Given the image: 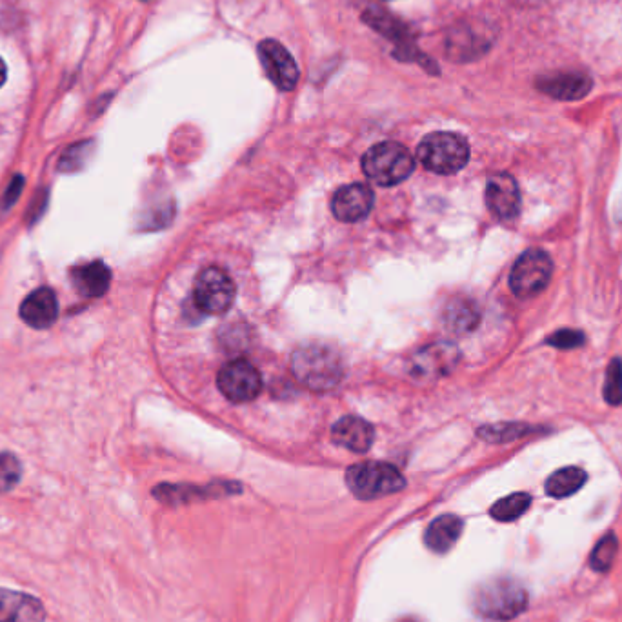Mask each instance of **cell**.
<instances>
[{
    "mask_svg": "<svg viewBox=\"0 0 622 622\" xmlns=\"http://www.w3.org/2000/svg\"><path fill=\"white\" fill-rule=\"evenodd\" d=\"M291 370L304 386L315 392L332 390L344 375L341 355L322 344H308L293 353Z\"/></svg>",
    "mask_w": 622,
    "mask_h": 622,
    "instance_id": "obj_1",
    "label": "cell"
},
{
    "mask_svg": "<svg viewBox=\"0 0 622 622\" xmlns=\"http://www.w3.org/2000/svg\"><path fill=\"white\" fill-rule=\"evenodd\" d=\"M528 606V593L521 582L510 577H497L482 582L473 595V608L484 619L510 621Z\"/></svg>",
    "mask_w": 622,
    "mask_h": 622,
    "instance_id": "obj_2",
    "label": "cell"
},
{
    "mask_svg": "<svg viewBox=\"0 0 622 622\" xmlns=\"http://www.w3.org/2000/svg\"><path fill=\"white\" fill-rule=\"evenodd\" d=\"M362 170L379 186H395L406 181L415 170L412 153L399 142H381L366 151Z\"/></svg>",
    "mask_w": 622,
    "mask_h": 622,
    "instance_id": "obj_3",
    "label": "cell"
},
{
    "mask_svg": "<svg viewBox=\"0 0 622 622\" xmlns=\"http://www.w3.org/2000/svg\"><path fill=\"white\" fill-rule=\"evenodd\" d=\"M350 492L361 501H373L401 492L406 486L402 473L388 462L370 461L355 464L346 472Z\"/></svg>",
    "mask_w": 622,
    "mask_h": 622,
    "instance_id": "obj_4",
    "label": "cell"
},
{
    "mask_svg": "<svg viewBox=\"0 0 622 622\" xmlns=\"http://www.w3.org/2000/svg\"><path fill=\"white\" fill-rule=\"evenodd\" d=\"M417 159L437 175H453L468 164L470 146L457 133H432L419 144Z\"/></svg>",
    "mask_w": 622,
    "mask_h": 622,
    "instance_id": "obj_5",
    "label": "cell"
},
{
    "mask_svg": "<svg viewBox=\"0 0 622 622\" xmlns=\"http://www.w3.org/2000/svg\"><path fill=\"white\" fill-rule=\"evenodd\" d=\"M235 282L228 271L217 266L202 270L193 286V301L197 310L206 315H222L235 302Z\"/></svg>",
    "mask_w": 622,
    "mask_h": 622,
    "instance_id": "obj_6",
    "label": "cell"
},
{
    "mask_svg": "<svg viewBox=\"0 0 622 622\" xmlns=\"http://www.w3.org/2000/svg\"><path fill=\"white\" fill-rule=\"evenodd\" d=\"M553 273L550 255L542 250H528L513 264L510 288L521 299H532L546 290Z\"/></svg>",
    "mask_w": 622,
    "mask_h": 622,
    "instance_id": "obj_7",
    "label": "cell"
},
{
    "mask_svg": "<svg viewBox=\"0 0 622 622\" xmlns=\"http://www.w3.org/2000/svg\"><path fill=\"white\" fill-rule=\"evenodd\" d=\"M217 384L222 395L231 402L253 401L262 390L261 373L242 359L228 362L219 372Z\"/></svg>",
    "mask_w": 622,
    "mask_h": 622,
    "instance_id": "obj_8",
    "label": "cell"
},
{
    "mask_svg": "<svg viewBox=\"0 0 622 622\" xmlns=\"http://www.w3.org/2000/svg\"><path fill=\"white\" fill-rule=\"evenodd\" d=\"M459 362V350L450 342H435L412 355L410 372L422 381H433L452 372Z\"/></svg>",
    "mask_w": 622,
    "mask_h": 622,
    "instance_id": "obj_9",
    "label": "cell"
},
{
    "mask_svg": "<svg viewBox=\"0 0 622 622\" xmlns=\"http://www.w3.org/2000/svg\"><path fill=\"white\" fill-rule=\"evenodd\" d=\"M259 59L270 81L282 91H291L299 82V68L281 42L266 39L259 44Z\"/></svg>",
    "mask_w": 622,
    "mask_h": 622,
    "instance_id": "obj_10",
    "label": "cell"
},
{
    "mask_svg": "<svg viewBox=\"0 0 622 622\" xmlns=\"http://www.w3.org/2000/svg\"><path fill=\"white\" fill-rule=\"evenodd\" d=\"M486 204L499 221L517 219L521 211V191L512 175L497 173L486 186Z\"/></svg>",
    "mask_w": 622,
    "mask_h": 622,
    "instance_id": "obj_11",
    "label": "cell"
},
{
    "mask_svg": "<svg viewBox=\"0 0 622 622\" xmlns=\"http://www.w3.org/2000/svg\"><path fill=\"white\" fill-rule=\"evenodd\" d=\"M373 191L366 184H348L333 195V215L341 222H359L372 211Z\"/></svg>",
    "mask_w": 622,
    "mask_h": 622,
    "instance_id": "obj_12",
    "label": "cell"
},
{
    "mask_svg": "<svg viewBox=\"0 0 622 622\" xmlns=\"http://www.w3.org/2000/svg\"><path fill=\"white\" fill-rule=\"evenodd\" d=\"M592 86V79L582 71H561L537 81V88L557 101H581L592 91Z\"/></svg>",
    "mask_w": 622,
    "mask_h": 622,
    "instance_id": "obj_13",
    "label": "cell"
},
{
    "mask_svg": "<svg viewBox=\"0 0 622 622\" xmlns=\"http://www.w3.org/2000/svg\"><path fill=\"white\" fill-rule=\"evenodd\" d=\"M59 317L57 295L50 288L31 291L21 304V319L33 330H46Z\"/></svg>",
    "mask_w": 622,
    "mask_h": 622,
    "instance_id": "obj_14",
    "label": "cell"
},
{
    "mask_svg": "<svg viewBox=\"0 0 622 622\" xmlns=\"http://www.w3.org/2000/svg\"><path fill=\"white\" fill-rule=\"evenodd\" d=\"M46 610L28 593L0 588V622H44Z\"/></svg>",
    "mask_w": 622,
    "mask_h": 622,
    "instance_id": "obj_15",
    "label": "cell"
},
{
    "mask_svg": "<svg viewBox=\"0 0 622 622\" xmlns=\"http://www.w3.org/2000/svg\"><path fill=\"white\" fill-rule=\"evenodd\" d=\"M332 439L335 444L350 452L364 453L372 448L375 439V430L372 424L361 417H342L341 421L333 426Z\"/></svg>",
    "mask_w": 622,
    "mask_h": 622,
    "instance_id": "obj_16",
    "label": "cell"
},
{
    "mask_svg": "<svg viewBox=\"0 0 622 622\" xmlns=\"http://www.w3.org/2000/svg\"><path fill=\"white\" fill-rule=\"evenodd\" d=\"M71 281L82 297L97 299L110 288L111 271L104 262H90L71 271Z\"/></svg>",
    "mask_w": 622,
    "mask_h": 622,
    "instance_id": "obj_17",
    "label": "cell"
},
{
    "mask_svg": "<svg viewBox=\"0 0 622 622\" xmlns=\"http://www.w3.org/2000/svg\"><path fill=\"white\" fill-rule=\"evenodd\" d=\"M464 521L457 515H441L428 526L424 535V544L435 553H446L452 550L459 541Z\"/></svg>",
    "mask_w": 622,
    "mask_h": 622,
    "instance_id": "obj_18",
    "label": "cell"
},
{
    "mask_svg": "<svg viewBox=\"0 0 622 622\" xmlns=\"http://www.w3.org/2000/svg\"><path fill=\"white\" fill-rule=\"evenodd\" d=\"M492 37L488 35L486 28H462L455 30L453 39L450 41V53L452 59L470 61L477 59L484 51L490 48Z\"/></svg>",
    "mask_w": 622,
    "mask_h": 622,
    "instance_id": "obj_19",
    "label": "cell"
},
{
    "mask_svg": "<svg viewBox=\"0 0 622 622\" xmlns=\"http://www.w3.org/2000/svg\"><path fill=\"white\" fill-rule=\"evenodd\" d=\"M442 319H444L446 330L457 333V335H464V333H470L477 328V324L481 321V315H479V310L473 302L466 301V299H455L444 308Z\"/></svg>",
    "mask_w": 622,
    "mask_h": 622,
    "instance_id": "obj_20",
    "label": "cell"
},
{
    "mask_svg": "<svg viewBox=\"0 0 622 622\" xmlns=\"http://www.w3.org/2000/svg\"><path fill=\"white\" fill-rule=\"evenodd\" d=\"M588 475L581 468L577 466H568V468H562L557 470L548 477L546 481V493L553 497V499H564V497H570L575 492H579L582 486L586 484Z\"/></svg>",
    "mask_w": 622,
    "mask_h": 622,
    "instance_id": "obj_21",
    "label": "cell"
},
{
    "mask_svg": "<svg viewBox=\"0 0 622 622\" xmlns=\"http://www.w3.org/2000/svg\"><path fill=\"white\" fill-rule=\"evenodd\" d=\"M530 504H532V497L528 493H512L501 501L495 502L492 510H490V515L499 522L517 521L521 515L528 512Z\"/></svg>",
    "mask_w": 622,
    "mask_h": 622,
    "instance_id": "obj_22",
    "label": "cell"
},
{
    "mask_svg": "<svg viewBox=\"0 0 622 622\" xmlns=\"http://www.w3.org/2000/svg\"><path fill=\"white\" fill-rule=\"evenodd\" d=\"M533 432H535V428L528 426V424H495V426L481 428L479 437L490 442H510L526 437Z\"/></svg>",
    "mask_w": 622,
    "mask_h": 622,
    "instance_id": "obj_23",
    "label": "cell"
},
{
    "mask_svg": "<svg viewBox=\"0 0 622 622\" xmlns=\"http://www.w3.org/2000/svg\"><path fill=\"white\" fill-rule=\"evenodd\" d=\"M617 539L613 533L604 535L601 541L597 542V546L593 548L592 557H590V564H592L593 570L597 572H608L612 568L613 561H615V555H617Z\"/></svg>",
    "mask_w": 622,
    "mask_h": 622,
    "instance_id": "obj_24",
    "label": "cell"
},
{
    "mask_svg": "<svg viewBox=\"0 0 622 622\" xmlns=\"http://www.w3.org/2000/svg\"><path fill=\"white\" fill-rule=\"evenodd\" d=\"M22 477V466L19 459L11 453H0V493L13 490Z\"/></svg>",
    "mask_w": 622,
    "mask_h": 622,
    "instance_id": "obj_25",
    "label": "cell"
},
{
    "mask_svg": "<svg viewBox=\"0 0 622 622\" xmlns=\"http://www.w3.org/2000/svg\"><path fill=\"white\" fill-rule=\"evenodd\" d=\"M604 399L612 406L622 404V362L621 359H613L606 372L604 381Z\"/></svg>",
    "mask_w": 622,
    "mask_h": 622,
    "instance_id": "obj_26",
    "label": "cell"
},
{
    "mask_svg": "<svg viewBox=\"0 0 622 622\" xmlns=\"http://www.w3.org/2000/svg\"><path fill=\"white\" fill-rule=\"evenodd\" d=\"M91 146H93L91 142H81V144L70 148L62 155L59 170L64 171V173H75V171L81 170L82 166H86V161L90 157Z\"/></svg>",
    "mask_w": 622,
    "mask_h": 622,
    "instance_id": "obj_27",
    "label": "cell"
},
{
    "mask_svg": "<svg viewBox=\"0 0 622 622\" xmlns=\"http://www.w3.org/2000/svg\"><path fill=\"white\" fill-rule=\"evenodd\" d=\"M546 342L550 346L561 348V350H572L584 342V333L577 332V330H559V332L553 333Z\"/></svg>",
    "mask_w": 622,
    "mask_h": 622,
    "instance_id": "obj_28",
    "label": "cell"
},
{
    "mask_svg": "<svg viewBox=\"0 0 622 622\" xmlns=\"http://www.w3.org/2000/svg\"><path fill=\"white\" fill-rule=\"evenodd\" d=\"M22 186H24V182H22V177H15L13 181H11L10 188L6 191V195H4V199H2V210H8L11 204H15L17 199H19V193H21Z\"/></svg>",
    "mask_w": 622,
    "mask_h": 622,
    "instance_id": "obj_29",
    "label": "cell"
},
{
    "mask_svg": "<svg viewBox=\"0 0 622 622\" xmlns=\"http://www.w3.org/2000/svg\"><path fill=\"white\" fill-rule=\"evenodd\" d=\"M6 77H8V70H6V64H4V61L0 59V88L4 86V82H6Z\"/></svg>",
    "mask_w": 622,
    "mask_h": 622,
    "instance_id": "obj_30",
    "label": "cell"
},
{
    "mask_svg": "<svg viewBox=\"0 0 622 622\" xmlns=\"http://www.w3.org/2000/svg\"><path fill=\"white\" fill-rule=\"evenodd\" d=\"M399 622H417V621H413V619H402V621Z\"/></svg>",
    "mask_w": 622,
    "mask_h": 622,
    "instance_id": "obj_31",
    "label": "cell"
}]
</instances>
